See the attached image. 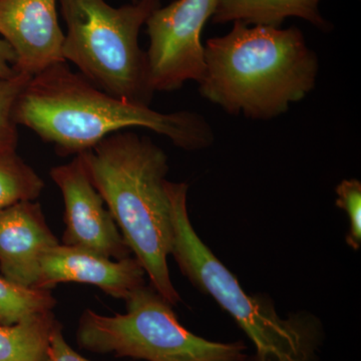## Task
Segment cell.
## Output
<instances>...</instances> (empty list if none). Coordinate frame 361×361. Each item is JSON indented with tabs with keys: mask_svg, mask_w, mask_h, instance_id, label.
<instances>
[{
	"mask_svg": "<svg viewBox=\"0 0 361 361\" xmlns=\"http://www.w3.org/2000/svg\"><path fill=\"white\" fill-rule=\"evenodd\" d=\"M14 118L63 157L85 153L130 128L153 130L185 151L206 149L214 142L212 128L198 114H164L118 99L71 71L66 63L30 78L16 102Z\"/></svg>",
	"mask_w": 361,
	"mask_h": 361,
	"instance_id": "cell-1",
	"label": "cell"
},
{
	"mask_svg": "<svg viewBox=\"0 0 361 361\" xmlns=\"http://www.w3.org/2000/svg\"><path fill=\"white\" fill-rule=\"evenodd\" d=\"M188 190L186 183L167 182L173 220L170 255L182 274L231 315L253 343L256 361H318L324 339L322 322L310 312L282 318L269 298L247 294L194 229Z\"/></svg>",
	"mask_w": 361,
	"mask_h": 361,
	"instance_id": "cell-4",
	"label": "cell"
},
{
	"mask_svg": "<svg viewBox=\"0 0 361 361\" xmlns=\"http://www.w3.org/2000/svg\"><path fill=\"white\" fill-rule=\"evenodd\" d=\"M80 156L149 284L177 305L180 296L168 267L173 220L165 152L148 137L118 132Z\"/></svg>",
	"mask_w": 361,
	"mask_h": 361,
	"instance_id": "cell-3",
	"label": "cell"
},
{
	"mask_svg": "<svg viewBox=\"0 0 361 361\" xmlns=\"http://www.w3.org/2000/svg\"><path fill=\"white\" fill-rule=\"evenodd\" d=\"M145 276L146 272L134 255L113 260L80 247L59 243L42 256L35 289L52 290L61 283L90 284L113 298L125 300L130 292L146 283Z\"/></svg>",
	"mask_w": 361,
	"mask_h": 361,
	"instance_id": "cell-10",
	"label": "cell"
},
{
	"mask_svg": "<svg viewBox=\"0 0 361 361\" xmlns=\"http://www.w3.org/2000/svg\"><path fill=\"white\" fill-rule=\"evenodd\" d=\"M44 188V180L16 152L0 156V211L37 200Z\"/></svg>",
	"mask_w": 361,
	"mask_h": 361,
	"instance_id": "cell-14",
	"label": "cell"
},
{
	"mask_svg": "<svg viewBox=\"0 0 361 361\" xmlns=\"http://www.w3.org/2000/svg\"><path fill=\"white\" fill-rule=\"evenodd\" d=\"M51 290L25 288L0 276V326H11L37 313L54 310Z\"/></svg>",
	"mask_w": 361,
	"mask_h": 361,
	"instance_id": "cell-15",
	"label": "cell"
},
{
	"mask_svg": "<svg viewBox=\"0 0 361 361\" xmlns=\"http://www.w3.org/2000/svg\"><path fill=\"white\" fill-rule=\"evenodd\" d=\"M319 4L320 0H218L211 20L215 25L242 21L279 28L286 18H298L327 32L334 26L323 18Z\"/></svg>",
	"mask_w": 361,
	"mask_h": 361,
	"instance_id": "cell-12",
	"label": "cell"
},
{
	"mask_svg": "<svg viewBox=\"0 0 361 361\" xmlns=\"http://www.w3.org/2000/svg\"><path fill=\"white\" fill-rule=\"evenodd\" d=\"M204 99L226 113L271 120L314 89L317 56L296 26L282 30L234 21L231 32L207 40Z\"/></svg>",
	"mask_w": 361,
	"mask_h": 361,
	"instance_id": "cell-2",
	"label": "cell"
},
{
	"mask_svg": "<svg viewBox=\"0 0 361 361\" xmlns=\"http://www.w3.org/2000/svg\"><path fill=\"white\" fill-rule=\"evenodd\" d=\"M139 1V0H132V2H137Z\"/></svg>",
	"mask_w": 361,
	"mask_h": 361,
	"instance_id": "cell-21",
	"label": "cell"
},
{
	"mask_svg": "<svg viewBox=\"0 0 361 361\" xmlns=\"http://www.w3.org/2000/svg\"><path fill=\"white\" fill-rule=\"evenodd\" d=\"M56 4L58 0H0V35L13 49L16 73L32 78L66 63Z\"/></svg>",
	"mask_w": 361,
	"mask_h": 361,
	"instance_id": "cell-9",
	"label": "cell"
},
{
	"mask_svg": "<svg viewBox=\"0 0 361 361\" xmlns=\"http://www.w3.org/2000/svg\"><path fill=\"white\" fill-rule=\"evenodd\" d=\"M336 206L346 213L349 228L346 243L353 250L361 247V183L356 179L341 180L336 187Z\"/></svg>",
	"mask_w": 361,
	"mask_h": 361,
	"instance_id": "cell-17",
	"label": "cell"
},
{
	"mask_svg": "<svg viewBox=\"0 0 361 361\" xmlns=\"http://www.w3.org/2000/svg\"><path fill=\"white\" fill-rule=\"evenodd\" d=\"M59 323L49 310L11 326H0V361H44Z\"/></svg>",
	"mask_w": 361,
	"mask_h": 361,
	"instance_id": "cell-13",
	"label": "cell"
},
{
	"mask_svg": "<svg viewBox=\"0 0 361 361\" xmlns=\"http://www.w3.org/2000/svg\"><path fill=\"white\" fill-rule=\"evenodd\" d=\"M66 21L63 54L80 75L111 96L149 106L154 90L139 35L160 0L114 7L106 0H58Z\"/></svg>",
	"mask_w": 361,
	"mask_h": 361,
	"instance_id": "cell-5",
	"label": "cell"
},
{
	"mask_svg": "<svg viewBox=\"0 0 361 361\" xmlns=\"http://www.w3.org/2000/svg\"><path fill=\"white\" fill-rule=\"evenodd\" d=\"M65 204L61 244L121 260L133 255L102 195L92 185L80 155L49 172Z\"/></svg>",
	"mask_w": 361,
	"mask_h": 361,
	"instance_id": "cell-8",
	"label": "cell"
},
{
	"mask_svg": "<svg viewBox=\"0 0 361 361\" xmlns=\"http://www.w3.org/2000/svg\"><path fill=\"white\" fill-rule=\"evenodd\" d=\"M44 361H90L71 348L63 334L61 323L52 331L47 356Z\"/></svg>",
	"mask_w": 361,
	"mask_h": 361,
	"instance_id": "cell-18",
	"label": "cell"
},
{
	"mask_svg": "<svg viewBox=\"0 0 361 361\" xmlns=\"http://www.w3.org/2000/svg\"><path fill=\"white\" fill-rule=\"evenodd\" d=\"M16 54L11 45L6 40L0 39V78H13L16 75L14 71Z\"/></svg>",
	"mask_w": 361,
	"mask_h": 361,
	"instance_id": "cell-19",
	"label": "cell"
},
{
	"mask_svg": "<svg viewBox=\"0 0 361 361\" xmlns=\"http://www.w3.org/2000/svg\"><path fill=\"white\" fill-rule=\"evenodd\" d=\"M218 0H175L159 6L146 21L149 80L154 92L179 90L205 73L201 33Z\"/></svg>",
	"mask_w": 361,
	"mask_h": 361,
	"instance_id": "cell-7",
	"label": "cell"
},
{
	"mask_svg": "<svg viewBox=\"0 0 361 361\" xmlns=\"http://www.w3.org/2000/svg\"><path fill=\"white\" fill-rule=\"evenodd\" d=\"M30 77L16 73L13 78H0V156L16 152L18 123L14 118L16 102Z\"/></svg>",
	"mask_w": 361,
	"mask_h": 361,
	"instance_id": "cell-16",
	"label": "cell"
},
{
	"mask_svg": "<svg viewBox=\"0 0 361 361\" xmlns=\"http://www.w3.org/2000/svg\"><path fill=\"white\" fill-rule=\"evenodd\" d=\"M125 301V314L84 310L75 334L80 348L146 361H241L248 355L243 342L211 341L185 329L151 284L137 287Z\"/></svg>",
	"mask_w": 361,
	"mask_h": 361,
	"instance_id": "cell-6",
	"label": "cell"
},
{
	"mask_svg": "<svg viewBox=\"0 0 361 361\" xmlns=\"http://www.w3.org/2000/svg\"><path fill=\"white\" fill-rule=\"evenodd\" d=\"M59 244L37 202L0 211V273L11 283L35 289L42 256Z\"/></svg>",
	"mask_w": 361,
	"mask_h": 361,
	"instance_id": "cell-11",
	"label": "cell"
},
{
	"mask_svg": "<svg viewBox=\"0 0 361 361\" xmlns=\"http://www.w3.org/2000/svg\"><path fill=\"white\" fill-rule=\"evenodd\" d=\"M241 361H256V360H255V357H254L253 355H252V356L247 355V357L244 358V360H241Z\"/></svg>",
	"mask_w": 361,
	"mask_h": 361,
	"instance_id": "cell-20",
	"label": "cell"
}]
</instances>
